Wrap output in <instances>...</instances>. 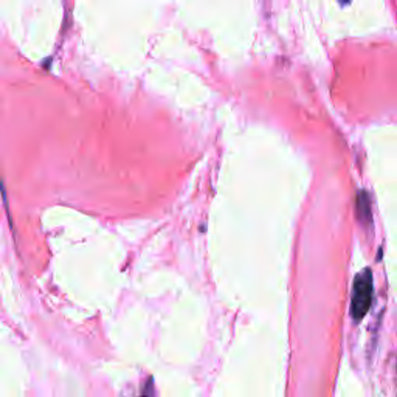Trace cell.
Instances as JSON below:
<instances>
[{
    "label": "cell",
    "mask_w": 397,
    "mask_h": 397,
    "mask_svg": "<svg viewBox=\"0 0 397 397\" xmlns=\"http://www.w3.org/2000/svg\"><path fill=\"white\" fill-rule=\"evenodd\" d=\"M357 205H359V217L360 221L367 225L371 222V213H369V200L365 191L359 193V200H357Z\"/></svg>",
    "instance_id": "2"
},
{
    "label": "cell",
    "mask_w": 397,
    "mask_h": 397,
    "mask_svg": "<svg viewBox=\"0 0 397 397\" xmlns=\"http://www.w3.org/2000/svg\"><path fill=\"white\" fill-rule=\"evenodd\" d=\"M374 293V278L369 269H365L354 279L353 300H351V315L354 320H362L368 314Z\"/></svg>",
    "instance_id": "1"
}]
</instances>
